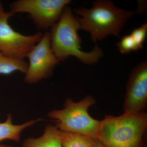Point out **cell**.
<instances>
[{"label": "cell", "mask_w": 147, "mask_h": 147, "mask_svg": "<svg viewBox=\"0 0 147 147\" xmlns=\"http://www.w3.org/2000/svg\"><path fill=\"white\" fill-rule=\"evenodd\" d=\"M81 26L70 7L66 6L59 21L50 28V45L59 61L73 56L87 65L94 64L103 56L102 49L96 46L90 52L82 50V40L78 34Z\"/></svg>", "instance_id": "obj_1"}, {"label": "cell", "mask_w": 147, "mask_h": 147, "mask_svg": "<svg viewBox=\"0 0 147 147\" xmlns=\"http://www.w3.org/2000/svg\"><path fill=\"white\" fill-rule=\"evenodd\" d=\"M81 29L89 32L93 41L96 42L109 35L118 36L134 11L124 10L109 0H97L92 8L74 9Z\"/></svg>", "instance_id": "obj_2"}, {"label": "cell", "mask_w": 147, "mask_h": 147, "mask_svg": "<svg viewBox=\"0 0 147 147\" xmlns=\"http://www.w3.org/2000/svg\"><path fill=\"white\" fill-rule=\"evenodd\" d=\"M147 115L124 114L105 116L100 121L98 140L105 147H143Z\"/></svg>", "instance_id": "obj_3"}, {"label": "cell", "mask_w": 147, "mask_h": 147, "mask_svg": "<svg viewBox=\"0 0 147 147\" xmlns=\"http://www.w3.org/2000/svg\"><path fill=\"white\" fill-rule=\"evenodd\" d=\"M95 102V99L90 96L78 102L68 98L63 109L52 110L48 117L57 121L56 127L59 130L97 139L100 121L93 118L88 112Z\"/></svg>", "instance_id": "obj_4"}, {"label": "cell", "mask_w": 147, "mask_h": 147, "mask_svg": "<svg viewBox=\"0 0 147 147\" xmlns=\"http://www.w3.org/2000/svg\"><path fill=\"white\" fill-rule=\"evenodd\" d=\"M69 0H18L9 5V12L28 14L30 18L40 30L50 28L57 23Z\"/></svg>", "instance_id": "obj_5"}, {"label": "cell", "mask_w": 147, "mask_h": 147, "mask_svg": "<svg viewBox=\"0 0 147 147\" xmlns=\"http://www.w3.org/2000/svg\"><path fill=\"white\" fill-rule=\"evenodd\" d=\"M28 67L25 74V81L34 84L53 74L56 66L60 62L51 49L50 33L46 31L39 42L27 55Z\"/></svg>", "instance_id": "obj_6"}, {"label": "cell", "mask_w": 147, "mask_h": 147, "mask_svg": "<svg viewBox=\"0 0 147 147\" xmlns=\"http://www.w3.org/2000/svg\"><path fill=\"white\" fill-rule=\"evenodd\" d=\"M13 16L9 11L0 18V53L11 57L25 59L43 34L38 32L25 35L16 32L9 24V19Z\"/></svg>", "instance_id": "obj_7"}, {"label": "cell", "mask_w": 147, "mask_h": 147, "mask_svg": "<svg viewBox=\"0 0 147 147\" xmlns=\"http://www.w3.org/2000/svg\"><path fill=\"white\" fill-rule=\"evenodd\" d=\"M147 104V62L144 61L133 69L127 85L123 114L142 113Z\"/></svg>", "instance_id": "obj_8"}, {"label": "cell", "mask_w": 147, "mask_h": 147, "mask_svg": "<svg viewBox=\"0 0 147 147\" xmlns=\"http://www.w3.org/2000/svg\"><path fill=\"white\" fill-rule=\"evenodd\" d=\"M41 120L42 119H38L28 121L21 125H14L12 122V116L9 114L6 120L0 123V142L5 140L19 142L24 129Z\"/></svg>", "instance_id": "obj_9"}, {"label": "cell", "mask_w": 147, "mask_h": 147, "mask_svg": "<svg viewBox=\"0 0 147 147\" xmlns=\"http://www.w3.org/2000/svg\"><path fill=\"white\" fill-rule=\"evenodd\" d=\"M58 130L56 126L47 125L42 136L26 139L23 147H62L58 138Z\"/></svg>", "instance_id": "obj_10"}, {"label": "cell", "mask_w": 147, "mask_h": 147, "mask_svg": "<svg viewBox=\"0 0 147 147\" xmlns=\"http://www.w3.org/2000/svg\"><path fill=\"white\" fill-rule=\"evenodd\" d=\"M58 136L62 147H92L97 140L82 134L59 129Z\"/></svg>", "instance_id": "obj_11"}, {"label": "cell", "mask_w": 147, "mask_h": 147, "mask_svg": "<svg viewBox=\"0 0 147 147\" xmlns=\"http://www.w3.org/2000/svg\"><path fill=\"white\" fill-rule=\"evenodd\" d=\"M28 63L24 59L11 57L0 53V74L9 75L16 71L26 74Z\"/></svg>", "instance_id": "obj_12"}, {"label": "cell", "mask_w": 147, "mask_h": 147, "mask_svg": "<svg viewBox=\"0 0 147 147\" xmlns=\"http://www.w3.org/2000/svg\"><path fill=\"white\" fill-rule=\"evenodd\" d=\"M147 34V24H143L141 26L134 29L130 34L134 40L137 50H141L144 47Z\"/></svg>", "instance_id": "obj_13"}, {"label": "cell", "mask_w": 147, "mask_h": 147, "mask_svg": "<svg viewBox=\"0 0 147 147\" xmlns=\"http://www.w3.org/2000/svg\"><path fill=\"white\" fill-rule=\"evenodd\" d=\"M119 50L122 54H127L137 51L135 42L131 35L125 36L117 44Z\"/></svg>", "instance_id": "obj_14"}, {"label": "cell", "mask_w": 147, "mask_h": 147, "mask_svg": "<svg viewBox=\"0 0 147 147\" xmlns=\"http://www.w3.org/2000/svg\"><path fill=\"white\" fill-rule=\"evenodd\" d=\"M7 12H6L4 9L3 7L1 2L0 1V18L4 16L7 13Z\"/></svg>", "instance_id": "obj_15"}, {"label": "cell", "mask_w": 147, "mask_h": 147, "mask_svg": "<svg viewBox=\"0 0 147 147\" xmlns=\"http://www.w3.org/2000/svg\"><path fill=\"white\" fill-rule=\"evenodd\" d=\"M92 147H105L100 143L99 141L98 140H96V142L95 144Z\"/></svg>", "instance_id": "obj_16"}, {"label": "cell", "mask_w": 147, "mask_h": 147, "mask_svg": "<svg viewBox=\"0 0 147 147\" xmlns=\"http://www.w3.org/2000/svg\"><path fill=\"white\" fill-rule=\"evenodd\" d=\"M0 147H14L11 146H6V145H0Z\"/></svg>", "instance_id": "obj_17"}]
</instances>
